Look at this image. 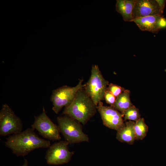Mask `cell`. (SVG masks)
I'll return each mask as SVG.
<instances>
[{
	"label": "cell",
	"instance_id": "cell-1",
	"mask_svg": "<svg viewBox=\"0 0 166 166\" xmlns=\"http://www.w3.org/2000/svg\"><path fill=\"white\" fill-rule=\"evenodd\" d=\"M34 130L28 128L10 136L6 139L5 146L18 156H24L36 149L49 148L51 145L50 141L40 138Z\"/></svg>",
	"mask_w": 166,
	"mask_h": 166
},
{
	"label": "cell",
	"instance_id": "cell-2",
	"mask_svg": "<svg viewBox=\"0 0 166 166\" xmlns=\"http://www.w3.org/2000/svg\"><path fill=\"white\" fill-rule=\"evenodd\" d=\"M97 106L83 88L77 91L73 101L65 108L62 114L85 125L96 113Z\"/></svg>",
	"mask_w": 166,
	"mask_h": 166
},
{
	"label": "cell",
	"instance_id": "cell-3",
	"mask_svg": "<svg viewBox=\"0 0 166 166\" xmlns=\"http://www.w3.org/2000/svg\"><path fill=\"white\" fill-rule=\"evenodd\" d=\"M57 121L60 132L69 144L89 142L88 135L78 121L66 115L58 117Z\"/></svg>",
	"mask_w": 166,
	"mask_h": 166
},
{
	"label": "cell",
	"instance_id": "cell-4",
	"mask_svg": "<svg viewBox=\"0 0 166 166\" xmlns=\"http://www.w3.org/2000/svg\"><path fill=\"white\" fill-rule=\"evenodd\" d=\"M109 82L104 77L98 66L93 65L91 74L88 82L84 87L85 92L94 103L97 105L104 100V96Z\"/></svg>",
	"mask_w": 166,
	"mask_h": 166
},
{
	"label": "cell",
	"instance_id": "cell-5",
	"mask_svg": "<svg viewBox=\"0 0 166 166\" xmlns=\"http://www.w3.org/2000/svg\"><path fill=\"white\" fill-rule=\"evenodd\" d=\"M83 79L80 80L75 86L65 85L53 90L50 97L53 107V110L58 114L64 107L69 105L73 101L77 91L84 87Z\"/></svg>",
	"mask_w": 166,
	"mask_h": 166
},
{
	"label": "cell",
	"instance_id": "cell-6",
	"mask_svg": "<svg viewBox=\"0 0 166 166\" xmlns=\"http://www.w3.org/2000/svg\"><path fill=\"white\" fill-rule=\"evenodd\" d=\"M22 128L20 118L8 105L3 104L0 111V135L16 134L22 132Z\"/></svg>",
	"mask_w": 166,
	"mask_h": 166
},
{
	"label": "cell",
	"instance_id": "cell-7",
	"mask_svg": "<svg viewBox=\"0 0 166 166\" xmlns=\"http://www.w3.org/2000/svg\"><path fill=\"white\" fill-rule=\"evenodd\" d=\"M31 127L45 138L53 141L61 139L58 125L54 123L47 115L44 107L42 113L34 116V122Z\"/></svg>",
	"mask_w": 166,
	"mask_h": 166
},
{
	"label": "cell",
	"instance_id": "cell-8",
	"mask_svg": "<svg viewBox=\"0 0 166 166\" xmlns=\"http://www.w3.org/2000/svg\"><path fill=\"white\" fill-rule=\"evenodd\" d=\"M69 144L65 140L60 141L51 145L46 152L45 158L49 165H59L69 162L74 154L69 151Z\"/></svg>",
	"mask_w": 166,
	"mask_h": 166
},
{
	"label": "cell",
	"instance_id": "cell-9",
	"mask_svg": "<svg viewBox=\"0 0 166 166\" xmlns=\"http://www.w3.org/2000/svg\"><path fill=\"white\" fill-rule=\"evenodd\" d=\"M97 109L103 124L106 127L117 131L124 125L122 114L113 107L105 106L101 101Z\"/></svg>",
	"mask_w": 166,
	"mask_h": 166
},
{
	"label": "cell",
	"instance_id": "cell-10",
	"mask_svg": "<svg viewBox=\"0 0 166 166\" xmlns=\"http://www.w3.org/2000/svg\"><path fill=\"white\" fill-rule=\"evenodd\" d=\"M158 14H162L156 0H136L132 13L133 19Z\"/></svg>",
	"mask_w": 166,
	"mask_h": 166
},
{
	"label": "cell",
	"instance_id": "cell-11",
	"mask_svg": "<svg viewBox=\"0 0 166 166\" xmlns=\"http://www.w3.org/2000/svg\"><path fill=\"white\" fill-rule=\"evenodd\" d=\"M163 15L158 14L137 18L133 19L139 28L143 31H146L153 33H157L161 29L159 22Z\"/></svg>",
	"mask_w": 166,
	"mask_h": 166
},
{
	"label": "cell",
	"instance_id": "cell-12",
	"mask_svg": "<svg viewBox=\"0 0 166 166\" xmlns=\"http://www.w3.org/2000/svg\"><path fill=\"white\" fill-rule=\"evenodd\" d=\"M135 123V122L131 121L126 122L124 125L117 131V139L122 142L133 144L136 140L134 129Z\"/></svg>",
	"mask_w": 166,
	"mask_h": 166
},
{
	"label": "cell",
	"instance_id": "cell-13",
	"mask_svg": "<svg viewBox=\"0 0 166 166\" xmlns=\"http://www.w3.org/2000/svg\"><path fill=\"white\" fill-rule=\"evenodd\" d=\"M136 0H117L116 10L122 16L125 21L132 22L133 9Z\"/></svg>",
	"mask_w": 166,
	"mask_h": 166
},
{
	"label": "cell",
	"instance_id": "cell-14",
	"mask_svg": "<svg viewBox=\"0 0 166 166\" xmlns=\"http://www.w3.org/2000/svg\"><path fill=\"white\" fill-rule=\"evenodd\" d=\"M130 94L129 90L125 89L116 97L114 104L111 106L122 114L125 110L133 105L130 100Z\"/></svg>",
	"mask_w": 166,
	"mask_h": 166
},
{
	"label": "cell",
	"instance_id": "cell-15",
	"mask_svg": "<svg viewBox=\"0 0 166 166\" xmlns=\"http://www.w3.org/2000/svg\"><path fill=\"white\" fill-rule=\"evenodd\" d=\"M134 129L136 140H142L146 136L148 132V127L142 118L135 122Z\"/></svg>",
	"mask_w": 166,
	"mask_h": 166
},
{
	"label": "cell",
	"instance_id": "cell-16",
	"mask_svg": "<svg viewBox=\"0 0 166 166\" xmlns=\"http://www.w3.org/2000/svg\"><path fill=\"white\" fill-rule=\"evenodd\" d=\"M122 114L124 120H129L135 122L141 118L139 109L134 105L125 110Z\"/></svg>",
	"mask_w": 166,
	"mask_h": 166
},
{
	"label": "cell",
	"instance_id": "cell-17",
	"mask_svg": "<svg viewBox=\"0 0 166 166\" xmlns=\"http://www.w3.org/2000/svg\"><path fill=\"white\" fill-rule=\"evenodd\" d=\"M107 89L116 97L119 96L125 90L123 87L112 83L109 85Z\"/></svg>",
	"mask_w": 166,
	"mask_h": 166
},
{
	"label": "cell",
	"instance_id": "cell-18",
	"mask_svg": "<svg viewBox=\"0 0 166 166\" xmlns=\"http://www.w3.org/2000/svg\"><path fill=\"white\" fill-rule=\"evenodd\" d=\"M116 99V97L107 89L104 96V99L106 103L111 105V106H112L114 104Z\"/></svg>",
	"mask_w": 166,
	"mask_h": 166
},
{
	"label": "cell",
	"instance_id": "cell-19",
	"mask_svg": "<svg viewBox=\"0 0 166 166\" xmlns=\"http://www.w3.org/2000/svg\"><path fill=\"white\" fill-rule=\"evenodd\" d=\"M160 8L161 13L163 14L165 4L166 0H156Z\"/></svg>",
	"mask_w": 166,
	"mask_h": 166
},
{
	"label": "cell",
	"instance_id": "cell-20",
	"mask_svg": "<svg viewBox=\"0 0 166 166\" xmlns=\"http://www.w3.org/2000/svg\"><path fill=\"white\" fill-rule=\"evenodd\" d=\"M159 26L161 29L166 27V19L163 16L161 18L159 21Z\"/></svg>",
	"mask_w": 166,
	"mask_h": 166
},
{
	"label": "cell",
	"instance_id": "cell-21",
	"mask_svg": "<svg viewBox=\"0 0 166 166\" xmlns=\"http://www.w3.org/2000/svg\"><path fill=\"white\" fill-rule=\"evenodd\" d=\"M28 162L27 160L25 159L24 163L22 166H28Z\"/></svg>",
	"mask_w": 166,
	"mask_h": 166
}]
</instances>
